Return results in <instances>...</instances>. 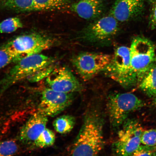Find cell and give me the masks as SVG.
I'll list each match as a JSON object with an SVG mask.
<instances>
[{"label":"cell","instance_id":"7c38bea8","mask_svg":"<svg viewBox=\"0 0 156 156\" xmlns=\"http://www.w3.org/2000/svg\"><path fill=\"white\" fill-rule=\"evenodd\" d=\"M71 0H0L6 9L18 12L52 10L67 6Z\"/></svg>","mask_w":156,"mask_h":156},{"label":"cell","instance_id":"9c48e42d","mask_svg":"<svg viewBox=\"0 0 156 156\" xmlns=\"http://www.w3.org/2000/svg\"><path fill=\"white\" fill-rule=\"evenodd\" d=\"M112 56L94 52H81L74 56L73 63L78 73L85 81L102 72L112 60Z\"/></svg>","mask_w":156,"mask_h":156},{"label":"cell","instance_id":"e0dca14e","mask_svg":"<svg viewBox=\"0 0 156 156\" xmlns=\"http://www.w3.org/2000/svg\"><path fill=\"white\" fill-rule=\"evenodd\" d=\"M75 122V118L74 116L70 115H63L58 117L54 120L53 126L56 132L61 134H65L73 130Z\"/></svg>","mask_w":156,"mask_h":156},{"label":"cell","instance_id":"44dd1931","mask_svg":"<svg viewBox=\"0 0 156 156\" xmlns=\"http://www.w3.org/2000/svg\"><path fill=\"white\" fill-rule=\"evenodd\" d=\"M18 149V145L13 140L0 142V156H13Z\"/></svg>","mask_w":156,"mask_h":156},{"label":"cell","instance_id":"9a60e30c","mask_svg":"<svg viewBox=\"0 0 156 156\" xmlns=\"http://www.w3.org/2000/svg\"><path fill=\"white\" fill-rule=\"evenodd\" d=\"M102 0H79L72 4L71 10L81 18L87 20L94 19L103 12Z\"/></svg>","mask_w":156,"mask_h":156},{"label":"cell","instance_id":"3957f363","mask_svg":"<svg viewBox=\"0 0 156 156\" xmlns=\"http://www.w3.org/2000/svg\"><path fill=\"white\" fill-rule=\"evenodd\" d=\"M102 72L125 88L138 83L130 63V48L125 46L116 49L110 63Z\"/></svg>","mask_w":156,"mask_h":156},{"label":"cell","instance_id":"2e32d148","mask_svg":"<svg viewBox=\"0 0 156 156\" xmlns=\"http://www.w3.org/2000/svg\"><path fill=\"white\" fill-rule=\"evenodd\" d=\"M139 88L148 97H156V62L146 72L138 83Z\"/></svg>","mask_w":156,"mask_h":156},{"label":"cell","instance_id":"6da1fadb","mask_svg":"<svg viewBox=\"0 0 156 156\" xmlns=\"http://www.w3.org/2000/svg\"><path fill=\"white\" fill-rule=\"evenodd\" d=\"M103 120L98 111L86 114L82 126L74 141L71 156H98L104 146Z\"/></svg>","mask_w":156,"mask_h":156},{"label":"cell","instance_id":"ffe728a7","mask_svg":"<svg viewBox=\"0 0 156 156\" xmlns=\"http://www.w3.org/2000/svg\"><path fill=\"white\" fill-rule=\"evenodd\" d=\"M23 26L20 19L17 17H11L0 23V33L10 34L22 28Z\"/></svg>","mask_w":156,"mask_h":156},{"label":"cell","instance_id":"4fadbf2b","mask_svg":"<svg viewBox=\"0 0 156 156\" xmlns=\"http://www.w3.org/2000/svg\"><path fill=\"white\" fill-rule=\"evenodd\" d=\"M144 0H116L110 10V15L117 21L125 22L139 16L143 11Z\"/></svg>","mask_w":156,"mask_h":156},{"label":"cell","instance_id":"8fae6325","mask_svg":"<svg viewBox=\"0 0 156 156\" xmlns=\"http://www.w3.org/2000/svg\"><path fill=\"white\" fill-rule=\"evenodd\" d=\"M48 87L66 93L79 92L82 86L68 68L63 66L54 68L46 77Z\"/></svg>","mask_w":156,"mask_h":156},{"label":"cell","instance_id":"d6986e66","mask_svg":"<svg viewBox=\"0 0 156 156\" xmlns=\"http://www.w3.org/2000/svg\"><path fill=\"white\" fill-rule=\"evenodd\" d=\"M55 141L54 133L51 130L46 128L33 144L37 147L44 148L53 145Z\"/></svg>","mask_w":156,"mask_h":156},{"label":"cell","instance_id":"8992f818","mask_svg":"<svg viewBox=\"0 0 156 156\" xmlns=\"http://www.w3.org/2000/svg\"><path fill=\"white\" fill-rule=\"evenodd\" d=\"M144 130L137 120L127 119L119 131L118 138L113 145L116 156H130L141 145V138Z\"/></svg>","mask_w":156,"mask_h":156},{"label":"cell","instance_id":"603a6c76","mask_svg":"<svg viewBox=\"0 0 156 156\" xmlns=\"http://www.w3.org/2000/svg\"><path fill=\"white\" fill-rule=\"evenodd\" d=\"M130 156H156V147L141 145Z\"/></svg>","mask_w":156,"mask_h":156},{"label":"cell","instance_id":"30bf717a","mask_svg":"<svg viewBox=\"0 0 156 156\" xmlns=\"http://www.w3.org/2000/svg\"><path fill=\"white\" fill-rule=\"evenodd\" d=\"M73 99L72 93L58 92L46 88L42 93L38 112L47 116L54 117L69 106Z\"/></svg>","mask_w":156,"mask_h":156},{"label":"cell","instance_id":"7a4b0ae2","mask_svg":"<svg viewBox=\"0 0 156 156\" xmlns=\"http://www.w3.org/2000/svg\"><path fill=\"white\" fill-rule=\"evenodd\" d=\"M52 58L42 54L23 58L16 63L5 77L0 80L3 91L19 82L36 75L53 65Z\"/></svg>","mask_w":156,"mask_h":156},{"label":"cell","instance_id":"7402d4cb","mask_svg":"<svg viewBox=\"0 0 156 156\" xmlns=\"http://www.w3.org/2000/svg\"><path fill=\"white\" fill-rule=\"evenodd\" d=\"M141 143L150 147H156V130H144L141 136Z\"/></svg>","mask_w":156,"mask_h":156},{"label":"cell","instance_id":"5bb4252c","mask_svg":"<svg viewBox=\"0 0 156 156\" xmlns=\"http://www.w3.org/2000/svg\"><path fill=\"white\" fill-rule=\"evenodd\" d=\"M48 122V116L38 112L31 116L20 130V137L25 144L34 143L45 129Z\"/></svg>","mask_w":156,"mask_h":156},{"label":"cell","instance_id":"ba28073f","mask_svg":"<svg viewBox=\"0 0 156 156\" xmlns=\"http://www.w3.org/2000/svg\"><path fill=\"white\" fill-rule=\"evenodd\" d=\"M55 41L46 35L32 34L21 35L9 42L6 45L23 58L41 54L54 45Z\"/></svg>","mask_w":156,"mask_h":156},{"label":"cell","instance_id":"5b68a950","mask_svg":"<svg viewBox=\"0 0 156 156\" xmlns=\"http://www.w3.org/2000/svg\"><path fill=\"white\" fill-rule=\"evenodd\" d=\"M130 63L138 83L156 62L154 46L151 41L138 37L133 40L130 48Z\"/></svg>","mask_w":156,"mask_h":156},{"label":"cell","instance_id":"d4e9b609","mask_svg":"<svg viewBox=\"0 0 156 156\" xmlns=\"http://www.w3.org/2000/svg\"><path fill=\"white\" fill-rule=\"evenodd\" d=\"M154 102L155 104L156 105V97L154 98Z\"/></svg>","mask_w":156,"mask_h":156},{"label":"cell","instance_id":"cb8c5ba5","mask_svg":"<svg viewBox=\"0 0 156 156\" xmlns=\"http://www.w3.org/2000/svg\"><path fill=\"white\" fill-rule=\"evenodd\" d=\"M150 21L152 26L156 29V0H151Z\"/></svg>","mask_w":156,"mask_h":156},{"label":"cell","instance_id":"ac0fdd59","mask_svg":"<svg viewBox=\"0 0 156 156\" xmlns=\"http://www.w3.org/2000/svg\"><path fill=\"white\" fill-rule=\"evenodd\" d=\"M5 44L0 48V69L9 64L16 62L23 58Z\"/></svg>","mask_w":156,"mask_h":156},{"label":"cell","instance_id":"277c9868","mask_svg":"<svg viewBox=\"0 0 156 156\" xmlns=\"http://www.w3.org/2000/svg\"><path fill=\"white\" fill-rule=\"evenodd\" d=\"M107 105L111 124L117 128L127 119L130 113L140 110L145 104L132 93L116 92L108 95Z\"/></svg>","mask_w":156,"mask_h":156},{"label":"cell","instance_id":"52a82bcc","mask_svg":"<svg viewBox=\"0 0 156 156\" xmlns=\"http://www.w3.org/2000/svg\"><path fill=\"white\" fill-rule=\"evenodd\" d=\"M119 30L118 21L110 15L89 25L80 32L77 38L87 43L105 44L112 40Z\"/></svg>","mask_w":156,"mask_h":156}]
</instances>
